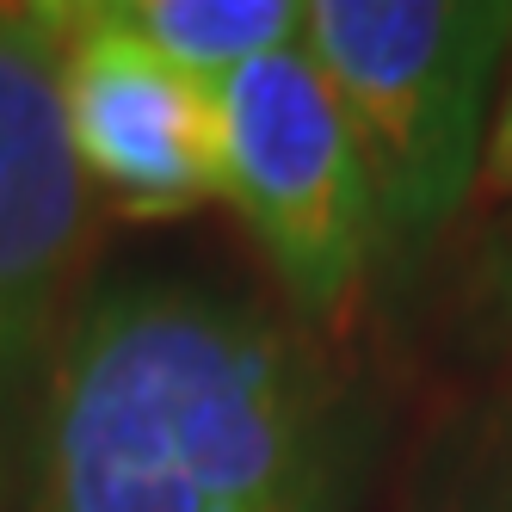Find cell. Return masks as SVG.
<instances>
[{
  "instance_id": "2",
  "label": "cell",
  "mask_w": 512,
  "mask_h": 512,
  "mask_svg": "<svg viewBox=\"0 0 512 512\" xmlns=\"http://www.w3.org/2000/svg\"><path fill=\"white\" fill-rule=\"evenodd\" d=\"M303 44L352 124L389 253L432 241L482 173V105L512 44L500 0H315Z\"/></svg>"
},
{
  "instance_id": "7",
  "label": "cell",
  "mask_w": 512,
  "mask_h": 512,
  "mask_svg": "<svg viewBox=\"0 0 512 512\" xmlns=\"http://www.w3.org/2000/svg\"><path fill=\"white\" fill-rule=\"evenodd\" d=\"M482 173H488V186H494V192H512V87H506V99H500V118H494V130H488Z\"/></svg>"
},
{
  "instance_id": "8",
  "label": "cell",
  "mask_w": 512,
  "mask_h": 512,
  "mask_svg": "<svg viewBox=\"0 0 512 512\" xmlns=\"http://www.w3.org/2000/svg\"><path fill=\"white\" fill-rule=\"evenodd\" d=\"M469 512H512V469H506V475H500V482H494V488H488L482 500H475Z\"/></svg>"
},
{
  "instance_id": "3",
  "label": "cell",
  "mask_w": 512,
  "mask_h": 512,
  "mask_svg": "<svg viewBox=\"0 0 512 512\" xmlns=\"http://www.w3.org/2000/svg\"><path fill=\"white\" fill-rule=\"evenodd\" d=\"M223 198L247 216L272 272L315 315H340L377 247L352 124L309 44H284L216 87Z\"/></svg>"
},
{
  "instance_id": "5",
  "label": "cell",
  "mask_w": 512,
  "mask_h": 512,
  "mask_svg": "<svg viewBox=\"0 0 512 512\" xmlns=\"http://www.w3.org/2000/svg\"><path fill=\"white\" fill-rule=\"evenodd\" d=\"M56 62L62 7H0V475L87 229V179L62 130Z\"/></svg>"
},
{
  "instance_id": "6",
  "label": "cell",
  "mask_w": 512,
  "mask_h": 512,
  "mask_svg": "<svg viewBox=\"0 0 512 512\" xmlns=\"http://www.w3.org/2000/svg\"><path fill=\"white\" fill-rule=\"evenodd\" d=\"M124 13L161 56H173L204 87H223L235 68L303 38L297 0H136Z\"/></svg>"
},
{
  "instance_id": "1",
  "label": "cell",
  "mask_w": 512,
  "mask_h": 512,
  "mask_svg": "<svg viewBox=\"0 0 512 512\" xmlns=\"http://www.w3.org/2000/svg\"><path fill=\"white\" fill-rule=\"evenodd\" d=\"M38 512H340L297 340L186 278L105 284L50 371Z\"/></svg>"
},
{
  "instance_id": "4",
  "label": "cell",
  "mask_w": 512,
  "mask_h": 512,
  "mask_svg": "<svg viewBox=\"0 0 512 512\" xmlns=\"http://www.w3.org/2000/svg\"><path fill=\"white\" fill-rule=\"evenodd\" d=\"M56 99L81 179L124 216H179L223 198L216 87L161 56L124 7H62Z\"/></svg>"
}]
</instances>
